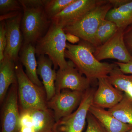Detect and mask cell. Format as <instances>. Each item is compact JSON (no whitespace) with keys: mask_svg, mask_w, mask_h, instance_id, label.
<instances>
[{"mask_svg":"<svg viewBox=\"0 0 132 132\" xmlns=\"http://www.w3.org/2000/svg\"><path fill=\"white\" fill-rule=\"evenodd\" d=\"M95 47L92 43L81 39L77 45L67 42L65 57L71 61L78 71L91 82L106 78L116 64L99 61L94 55Z\"/></svg>","mask_w":132,"mask_h":132,"instance_id":"obj_1","label":"cell"},{"mask_svg":"<svg viewBox=\"0 0 132 132\" xmlns=\"http://www.w3.org/2000/svg\"><path fill=\"white\" fill-rule=\"evenodd\" d=\"M67 41L63 28L52 23L46 34L36 43V55H47L55 70L64 69L68 65L65 55Z\"/></svg>","mask_w":132,"mask_h":132,"instance_id":"obj_2","label":"cell"},{"mask_svg":"<svg viewBox=\"0 0 132 132\" xmlns=\"http://www.w3.org/2000/svg\"><path fill=\"white\" fill-rule=\"evenodd\" d=\"M114 64L119 67L120 71L125 74H132V61L127 63L119 62H114Z\"/></svg>","mask_w":132,"mask_h":132,"instance_id":"obj_31","label":"cell"},{"mask_svg":"<svg viewBox=\"0 0 132 132\" xmlns=\"http://www.w3.org/2000/svg\"><path fill=\"white\" fill-rule=\"evenodd\" d=\"M108 110L121 122L132 126V101L125 94L122 100Z\"/></svg>","mask_w":132,"mask_h":132,"instance_id":"obj_20","label":"cell"},{"mask_svg":"<svg viewBox=\"0 0 132 132\" xmlns=\"http://www.w3.org/2000/svg\"><path fill=\"white\" fill-rule=\"evenodd\" d=\"M105 19L114 22L118 28H126L132 24L128 16L115 9H112L109 11Z\"/></svg>","mask_w":132,"mask_h":132,"instance_id":"obj_23","label":"cell"},{"mask_svg":"<svg viewBox=\"0 0 132 132\" xmlns=\"http://www.w3.org/2000/svg\"><path fill=\"white\" fill-rule=\"evenodd\" d=\"M98 87L95 90L92 105L110 109L115 106L123 99L124 93L113 86L106 78L98 80Z\"/></svg>","mask_w":132,"mask_h":132,"instance_id":"obj_13","label":"cell"},{"mask_svg":"<svg viewBox=\"0 0 132 132\" xmlns=\"http://www.w3.org/2000/svg\"><path fill=\"white\" fill-rule=\"evenodd\" d=\"M19 125L20 128L33 127L32 118L29 111H21Z\"/></svg>","mask_w":132,"mask_h":132,"instance_id":"obj_27","label":"cell"},{"mask_svg":"<svg viewBox=\"0 0 132 132\" xmlns=\"http://www.w3.org/2000/svg\"><path fill=\"white\" fill-rule=\"evenodd\" d=\"M123 38L126 47L132 57V24L125 29Z\"/></svg>","mask_w":132,"mask_h":132,"instance_id":"obj_28","label":"cell"},{"mask_svg":"<svg viewBox=\"0 0 132 132\" xmlns=\"http://www.w3.org/2000/svg\"><path fill=\"white\" fill-rule=\"evenodd\" d=\"M101 0H76L51 19L53 24L63 28L78 21L94 8Z\"/></svg>","mask_w":132,"mask_h":132,"instance_id":"obj_11","label":"cell"},{"mask_svg":"<svg viewBox=\"0 0 132 132\" xmlns=\"http://www.w3.org/2000/svg\"><path fill=\"white\" fill-rule=\"evenodd\" d=\"M32 118L33 125L35 132H52L55 123L52 110L29 111Z\"/></svg>","mask_w":132,"mask_h":132,"instance_id":"obj_18","label":"cell"},{"mask_svg":"<svg viewBox=\"0 0 132 132\" xmlns=\"http://www.w3.org/2000/svg\"><path fill=\"white\" fill-rule=\"evenodd\" d=\"M66 37L67 40L71 44L74 45L76 43H79L81 40L80 38L77 36L70 33H66Z\"/></svg>","mask_w":132,"mask_h":132,"instance_id":"obj_32","label":"cell"},{"mask_svg":"<svg viewBox=\"0 0 132 132\" xmlns=\"http://www.w3.org/2000/svg\"><path fill=\"white\" fill-rule=\"evenodd\" d=\"M18 84L10 86L3 103L1 113V132H20V113L18 104Z\"/></svg>","mask_w":132,"mask_h":132,"instance_id":"obj_10","label":"cell"},{"mask_svg":"<svg viewBox=\"0 0 132 132\" xmlns=\"http://www.w3.org/2000/svg\"><path fill=\"white\" fill-rule=\"evenodd\" d=\"M125 29L118 28L106 42L95 47L94 55L98 61L113 59L124 63L132 61V57L124 42L123 35Z\"/></svg>","mask_w":132,"mask_h":132,"instance_id":"obj_7","label":"cell"},{"mask_svg":"<svg viewBox=\"0 0 132 132\" xmlns=\"http://www.w3.org/2000/svg\"><path fill=\"white\" fill-rule=\"evenodd\" d=\"M35 46L31 44L23 45L19 53V61L26 68L27 76L35 85L40 87L43 84L37 74L38 62L36 59Z\"/></svg>","mask_w":132,"mask_h":132,"instance_id":"obj_17","label":"cell"},{"mask_svg":"<svg viewBox=\"0 0 132 132\" xmlns=\"http://www.w3.org/2000/svg\"><path fill=\"white\" fill-rule=\"evenodd\" d=\"M84 93V92L65 89L56 94L47 101L48 108L53 112L55 122L70 115L77 109Z\"/></svg>","mask_w":132,"mask_h":132,"instance_id":"obj_8","label":"cell"},{"mask_svg":"<svg viewBox=\"0 0 132 132\" xmlns=\"http://www.w3.org/2000/svg\"><path fill=\"white\" fill-rule=\"evenodd\" d=\"M37 62V74L42 80V83L46 92L47 101L55 94V81L57 72L52 68L53 63L45 55L38 56Z\"/></svg>","mask_w":132,"mask_h":132,"instance_id":"obj_14","label":"cell"},{"mask_svg":"<svg viewBox=\"0 0 132 132\" xmlns=\"http://www.w3.org/2000/svg\"><path fill=\"white\" fill-rule=\"evenodd\" d=\"M87 120V126L85 132H108L103 125L89 112Z\"/></svg>","mask_w":132,"mask_h":132,"instance_id":"obj_25","label":"cell"},{"mask_svg":"<svg viewBox=\"0 0 132 132\" xmlns=\"http://www.w3.org/2000/svg\"><path fill=\"white\" fill-rule=\"evenodd\" d=\"M89 112L103 125L108 132H128L132 129V126L121 122L108 110L92 105Z\"/></svg>","mask_w":132,"mask_h":132,"instance_id":"obj_16","label":"cell"},{"mask_svg":"<svg viewBox=\"0 0 132 132\" xmlns=\"http://www.w3.org/2000/svg\"><path fill=\"white\" fill-rule=\"evenodd\" d=\"M20 132H35L34 127H24L20 128Z\"/></svg>","mask_w":132,"mask_h":132,"instance_id":"obj_34","label":"cell"},{"mask_svg":"<svg viewBox=\"0 0 132 132\" xmlns=\"http://www.w3.org/2000/svg\"><path fill=\"white\" fill-rule=\"evenodd\" d=\"M76 0H46L44 11L48 19L51 20L62 12Z\"/></svg>","mask_w":132,"mask_h":132,"instance_id":"obj_22","label":"cell"},{"mask_svg":"<svg viewBox=\"0 0 132 132\" xmlns=\"http://www.w3.org/2000/svg\"><path fill=\"white\" fill-rule=\"evenodd\" d=\"M15 69L18 99L21 111L48 109L44 87L38 86L31 81L24 72L20 61L16 62Z\"/></svg>","mask_w":132,"mask_h":132,"instance_id":"obj_3","label":"cell"},{"mask_svg":"<svg viewBox=\"0 0 132 132\" xmlns=\"http://www.w3.org/2000/svg\"><path fill=\"white\" fill-rule=\"evenodd\" d=\"M131 0H108L113 8L117 9L129 2Z\"/></svg>","mask_w":132,"mask_h":132,"instance_id":"obj_33","label":"cell"},{"mask_svg":"<svg viewBox=\"0 0 132 132\" xmlns=\"http://www.w3.org/2000/svg\"><path fill=\"white\" fill-rule=\"evenodd\" d=\"M22 8L21 29L24 38L23 45L31 44L35 46L47 32L52 21L45 13L43 7Z\"/></svg>","mask_w":132,"mask_h":132,"instance_id":"obj_5","label":"cell"},{"mask_svg":"<svg viewBox=\"0 0 132 132\" xmlns=\"http://www.w3.org/2000/svg\"><path fill=\"white\" fill-rule=\"evenodd\" d=\"M23 12L5 20L6 25L7 43L4 53L15 62L19 61V54L23 44L24 38L21 29Z\"/></svg>","mask_w":132,"mask_h":132,"instance_id":"obj_12","label":"cell"},{"mask_svg":"<svg viewBox=\"0 0 132 132\" xmlns=\"http://www.w3.org/2000/svg\"><path fill=\"white\" fill-rule=\"evenodd\" d=\"M6 25L5 21L0 22V62L4 59V53L6 46Z\"/></svg>","mask_w":132,"mask_h":132,"instance_id":"obj_26","label":"cell"},{"mask_svg":"<svg viewBox=\"0 0 132 132\" xmlns=\"http://www.w3.org/2000/svg\"><path fill=\"white\" fill-rule=\"evenodd\" d=\"M112 6L108 1L101 0L92 10L75 22L63 28L65 33H70L93 45L94 36L102 21Z\"/></svg>","mask_w":132,"mask_h":132,"instance_id":"obj_4","label":"cell"},{"mask_svg":"<svg viewBox=\"0 0 132 132\" xmlns=\"http://www.w3.org/2000/svg\"><path fill=\"white\" fill-rule=\"evenodd\" d=\"M15 62L7 55L0 62V103L2 104L9 90L13 84L17 83Z\"/></svg>","mask_w":132,"mask_h":132,"instance_id":"obj_15","label":"cell"},{"mask_svg":"<svg viewBox=\"0 0 132 132\" xmlns=\"http://www.w3.org/2000/svg\"><path fill=\"white\" fill-rule=\"evenodd\" d=\"M128 132H132V129H131V130H130V131H129Z\"/></svg>","mask_w":132,"mask_h":132,"instance_id":"obj_35","label":"cell"},{"mask_svg":"<svg viewBox=\"0 0 132 132\" xmlns=\"http://www.w3.org/2000/svg\"><path fill=\"white\" fill-rule=\"evenodd\" d=\"M118 28L114 22L105 19L97 29L93 45L95 47L102 45L115 34Z\"/></svg>","mask_w":132,"mask_h":132,"instance_id":"obj_21","label":"cell"},{"mask_svg":"<svg viewBox=\"0 0 132 132\" xmlns=\"http://www.w3.org/2000/svg\"><path fill=\"white\" fill-rule=\"evenodd\" d=\"M46 0H19L22 7H44Z\"/></svg>","mask_w":132,"mask_h":132,"instance_id":"obj_29","label":"cell"},{"mask_svg":"<svg viewBox=\"0 0 132 132\" xmlns=\"http://www.w3.org/2000/svg\"><path fill=\"white\" fill-rule=\"evenodd\" d=\"M106 78L113 86L132 101V74L123 73L116 65Z\"/></svg>","mask_w":132,"mask_h":132,"instance_id":"obj_19","label":"cell"},{"mask_svg":"<svg viewBox=\"0 0 132 132\" xmlns=\"http://www.w3.org/2000/svg\"><path fill=\"white\" fill-rule=\"evenodd\" d=\"M87 78L82 76L71 61L64 69H59L55 81V94L62 90L68 89L85 92L90 88L91 83Z\"/></svg>","mask_w":132,"mask_h":132,"instance_id":"obj_9","label":"cell"},{"mask_svg":"<svg viewBox=\"0 0 132 132\" xmlns=\"http://www.w3.org/2000/svg\"><path fill=\"white\" fill-rule=\"evenodd\" d=\"M95 90L90 87L84 92L77 109L70 115L55 122L52 132H82Z\"/></svg>","mask_w":132,"mask_h":132,"instance_id":"obj_6","label":"cell"},{"mask_svg":"<svg viewBox=\"0 0 132 132\" xmlns=\"http://www.w3.org/2000/svg\"><path fill=\"white\" fill-rule=\"evenodd\" d=\"M115 9L126 15L132 22V0L120 7Z\"/></svg>","mask_w":132,"mask_h":132,"instance_id":"obj_30","label":"cell"},{"mask_svg":"<svg viewBox=\"0 0 132 132\" xmlns=\"http://www.w3.org/2000/svg\"><path fill=\"white\" fill-rule=\"evenodd\" d=\"M22 12V7L19 1L0 0V15L15 12Z\"/></svg>","mask_w":132,"mask_h":132,"instance_id":"obj_24","label":"cell"}]
</instances>
